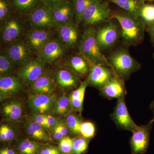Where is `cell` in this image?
Wrapping results in <instances>:
<instances>
[{"label": "cell", "mask_w": 154, "mask_h": 154, "mask_svg": "<svg viewBox=\"0 0 154 154\" xmlns=\"http://www.w3.org/2000/svg\"><path fill=\"white\" fill-rule=\"evenodd\" d=\"M110 18L116 19L121 26L122 45L135 47L143 41L146 24L140 18L120 8L111 9Z\"/></svg>", "instance_id": "obj_1"}, {"label": "cell", "mask_w": 154, "mask_h": 154, "mask_svg": "<svg viewBox=\"0 0 154 154\" xmlns=\"http://www.w3.org/2000/svg\"><path fill=\"white\" fill-rule=\"evenodd\" d=\"M116 75L125 82L140 69L141 65L129 52V47L121 45L116 46L106 57Z\"/></svg>", "instance_id": "obj_2"}, {"label": "cell", "mask_w": 154, "mask_h": 154, "mask_svg": "<svg viewBox=\"0 0 154 154\" xmlns=\"http://www.w3.org/2000/svg\"><path fill=\"white\" fill-rule=\"evenodd\" d=\"M78 50L89 64L103 65L111 69L97 42L95 26L85 28Z\"/></svg>", "instance_id": "obj_3"}, {"label": "cell", "mask_w": 154, "mask_h": 154, "mask_svg": "<svg viewBox=\"0 0 154 154\" xmlns=\"http://www.w3.org/2000/svg\"><path fill=\"white\" fill-rule=\"evenodd\" d=\"M97 42L102 52L110 51L121 41L122 31L116 19H112L95 26Z\"/></svg>", "instance_id": "obj_4"}, {"label": "cell", "mask_w": 154, "mask_h": 154, "mask_svg": "<svg viewBox=\"0 0 154 154\" xmlns=\"http://www.w3.org/2000/svg\"><path fill=\"white\" fill-rule=\"evenodd\" d=\"M29 29L25 18L14 12L1 23V44L7 46L14 41L23 38Z\"/></svg>", "instance_id": "obj_5"}, {"label": "cell", "mask_w": 154, "mask_h": 154, "mask_svg": "<svg viewBox=\"0 0 154 154\" xmlns=\"http://www.w3.org/2000/svg\"><path fill=\"white\" fill-rule=\"evenodd\" d=\"M111 11L107 0H98L88 7L85 11L81 25L82 24L86 28L108 21L111 19Z\"/></svg>", "instance_id": "obj_6"}, {"label": "cell", "mask_w": 154, "mask_h": 154, "mask_svg": "<svg viewBox=\"0 0 154 154\" xmlns=\"http://www.w3.org/2000/svg\"><path fill=\"white\" fill-rule=\"evenodd\" d=\"M69 50L59 38L54 37L35 54L36 58L42 61L54 64L63 59Z\"/></svg>", "instance_id": "obj_7"}, {"label": "cell", "mask_w": 154, "mask_h": 154, "mask_svg": "<svg viewBox=\"0 0 154 154\" xmlns=\"http://www.w3.org/2000/svg\"><path fill=\"white\" fill-rule=\"evenodd\" d=\"M50 64L38 59L32 58L17 69V75L25 85L30 86L47 70Z\"/></svg>", "instance_id": "obj_8"}, {"label": "cell", "mask_w": 154, "mask_h": 154, "mask_svg": "<svg viewBox=\"0 0 154 154\" xmlns=\"http://www.w3.org/2000/svg\"><path fill=\"white\" fill-rule=\"evenodd\" d=\"M25 19L30 28L55 30L56 28L52 8L45 4L31 12Z\"/></svg>", "instance_id": "obj_9"}, {"label": "cell", "mask_w": 154, "mask_h": 154, "mask_svg": "<svg viewBox=\"0 0 154 154\" xmlns=\"http://www.w3.org/2000/svg\"><path fill=\"white\" fill-rule=\"evenodd\" d=\"M2 51L17 68L33 58V54L28 46L25 37L8 45Z\"/></svg>", "instance_id": "obj_10"}, {"label": "cell", "mask_w": 154, "mask_h": 154, "mask_svg": "<svg viewBox=\"0 0 154 154\" xmlns=\"http://www.w3.org/2000/svg\"><path fill=\"white\" fill-rule=\"evenodd\" d=\"M79 27L74 20L58 25L56 28V33L58 38L69 50L76 48L79 49L82 35Z\"/></svg>", "instance_id": "obj_11"}, {"label": "cell", "mask_w": 154, "mask_h": 154, "mask_svg": "<svg viewBox=\"0 0 154 154\" xmlns=\"http://www.w3.org/2000/svg\"><path fill=\"white\" fill-rule=\"evenodd\" d=\"M154 122L151 119L147 124L137 125L132 131L130 144L133 154H142L146 151Z\"/></svg>", "instance_id": "obj_12"}, {"label": "cell", "mask_w": 154, "mask_h": 154, "mask_svg": "<svg viewBox=\"0 0 154 154\" xmlns=\"http://www.w3.org/2000/svg\"><path fill=\"white\" fill-rule=\"evenodd\" d=\"M57 99L54 94H31L28 97V106L33 113L51 114Z\"/></svg>", "instance_id": "obj_13"}, {"label": "cell", "mask_w": 154, "mask_h": 154, "mask_svg": "<svg viewBox=\"0 0 154 154\" xmlns=\"http://www.w3.org/2000/svg\"><path fill=\"white\" fill-rule=\"evenodd\" d=\"M90 70L86 79L88 86L100 90L116 75L109 67L103 65L90 64Z\"/></svg>", "instance_id": "obj_14"}, {"label": "cell", "mask_w": 154, "mask_h": 154, "mask_svg": "<svg viewBox=\"0 0 154 154\" xmlns=\"http://www.w3.org/2000/svg\"><path fill=\"white\" fill-rule=\"evenodd\" d=\"M125 98L117 99L113 112L110 116L119 128L132 132L137 125L130 115L125 103Z\"/></svg>", "instance_id": "obj_15"}, {"label": "cell", "mask_w": 154, "mask_h": 154, "mask_svg": "<svg viewBox=\"0 0 154 154\" xmlns=\"http://www.w3.org/2000/svg\"><path fill=\"white\" fill-rule=\"evenodd\" d=\"M55 34L54 30L30 28L25 34V38L28 46L35 54L54 38Z\"/></svg>", "instance_id": "obj_16"}, {"label": "cell", "mask_w": 154, "mask_h": 154, "mask_svg": "<svg viewBox=\"0 0 154 154\" xmlns=\"http://www.w3.org/2000/svg\"><path fill=\"white\" fill-rule=\"evenodd\" d=\"M53 73L57 85L62 90L73 91L82 84L79 76L71 69H58Z\"/></svg>", "instance_id": "obj_17"}, {"label": "cell", "mask_w": 154, "mask_h": 154, "mask_svg": "<svg viewBox=\"0 0 154 154\" xmlns=\"http://www.w3.org/2000/svg\"><path fill=\"white\" fill-rule=\"evenodd\" d=\"M57 86L53 71L48 69L29 87L31 94L50 95L54 94Z\"/></svg>", "instance_id": "obj_18"}, {"label": "cell", "mask_w": 154, "mask_h": 154, "mask_svg": "<svg viewBox=\"0 0 154 154\" xmlns=\"http://www.w3.org/2000/svg\"><path fill=\"white\" fill-rule=\"evenodd\" d=\"M51 8L56 27L75 20V6L73 0H64Z\"/></svg>", "instance_id": "obj_19"}, {"label": "cell", "mask_w": 154, "mask_h": 154, "mask_svg": "<svg viewBox=\"0 0 154 154\" xmlns=\"http://www.w3.org/2000/svg\"><path fill=\"white\" fill-rule=\"evenodd\" d=\"M24 130L28 138L44 144H48L53 140L51 132L47 128L29 118L25 120Z\"/></svg>", "instance_id": "obj_20"}, {"label": "cell", "mask_w": 154, "mask_h": 154, "mask_svg": "<svg viewBox=\"0 0 154 154\" xmlns=\"http://www.w3.org/2000/svg\"><path fill=\"white\" fill-rule=\"evenodd\" d=\"M125 82L115 75L99 90L100 95L105 99L109 100L125 97L127 92Z\"/></svg>", "instance_id": "obj_21"}, {"label": "cell", "mask_w": 154, "mask_h": 154, "mask_svg": "<svg viewBox=\"0 0 154 154\" xmlns=\"http://www.w3.org/2000/svg\"><path fill=\"white\" fill-rule=\"evenodd\" d=\"M25 85L17 75L0 77L1 101L19 93Z\"/></svg>", "instance_id": "obj_22"}, {"label": "cell", "mask_w": 154, "mask_h": 154, "mask_svg": "<svg viewBox=\"0 0 154 154\" xmlns=\"http://www.w3.org/2000/svg\"><path fill=\"white\" fill-rule=\"evenodd\" d=\"M63 65L66 68L71 69L80 77L88 76L90 70V64L79 52L66 58Z\"/></svg>", "instance_id": "obj_23"}, {"label": "cell", "mask_w": 154, "mask_h": 154, "mask_svg": "<svg viewBox=\"0 0 154 154\" xmlns=\"http://www.w3.org/2000/svg\"><path fill=\"white\" fill-rule=\"evenodd\" d=\"M3 115L9 121L16 122L21 119L24 113V106L21 101L14 99L3 104Z\"/></svg>", "instance_id": "obj_24"}, {"label": "cell", "mask_w": 154, "mask_h": 154, "mask_svg": "<svg viewBox=\"0 0 154 154\" xmlns=\"http://www.w3.org/2000/svg\"><path fill=\"white\" fill-rule=\"evenodd\" d=\"M88 86L87 79L82 82L79 87L72 91L69 97L71 105L72 111L81 114L83 109V103L86 89Z\"/></svg>", "instance_id": "obj_25"}, {"label": "cell", "mask_w": 154, "mask_h": 154, "mask_svg": "<svg viewBox=\"0 0 154 154\" xmlns=\"http://www.w3.org/2000/svg\"><path fill=\"white\" fill-rule=\"evenodd\" d=\"M11 2L15 12L25 18L44 4L42 0H11Z\"/></svg>", "instance_id": "obj_26"}, {"label": "cell", "mask_w": 154, "mask_h": 154, "mask_svg": "<svg viewBox=\"0 0 154 154\" xmlns=\"http://www.w3.org/2000/svg\"><path fill=\"white\" fill-rule=\"evenodd\" d=\"M45 144L26 138L18 140L16 148L19 154H38Z\"/></svg>", "instance_id": "obj_27"}, {"label": "cell", "mask_w": 154, "mask_h": 154, "mask_svg": "<svg viewBox=\"0 0 154 154\" xmlns=\"http://www.w3.org/2000/svg\"><path fill=\"white\" fill-rule=\"evenodd\" d=\"M115 4L119 8L139 18L140 10L144 2L143 0H107Z\"/></svg>", "instance_id": "obj_28"}, {"label": "cell", "mask_w": 154, "mask_h": 154, "mask_svg": "<svg viewBox=\"0 0 154 154\" xmlns=\"http://www.w3.org/2000/svg\"><path fill=\"white\" fill-rule=\"evenodd\" d=\"M72 111L71 105L69 96L63 94L57 98L51 115L66 117Z\"/></svg>", "instance_id": "obj_29"}, {"label": "cell", "mask_w": 154, "mask_h": 154, "mask_svg": "<svg viewBox=\"0 0 154 154\" xmlns=\"http://www.w3.org/2000/svg\"><path fill=\"white\" fill-rule=\"evenodd\" d=\"M81 114L72 111L65 117V121L70 132L75 136H81V127L83 121Z\"/></svg>", "instance_id": "obj_30"}, {"label": "cell", "mask_w": 154, "mask_h": 154, "mask_svg": "<svg viewBox=\"0 0 154 154\" xmlns=\"http://www.w3.org/2000/svg\"><path fill=\"white\" fill-rule=\"evenodd\" d=\"M16 67L4 54L0 53V77L13 76L17 75Z\"/></svg>", "instance_id": "obj_31"}, {"label": "cell", "mask_w": 154, "mask_h": 154, "mask_svg": "<svg viewBox=\"0 0 154 154\" xmlns=\"http://www.w3.org/2000/svg\"><path fill=\"white\" fill-rule=\"evenodd\" d=\"M75 6V21L80 26L82 22L83 14L86 9L98 0H73Z\"/></svg>", "instance_id": "obj_32"}, {"label": "cell", "mask_w": 154, "mask_h": 154, "mask_svg": "<svg viewBox=\"0 0 154 154\" xmlns=\"http://www.w3.org/2000/svg\"><path fill=\"white\" fill-rule=\"evenodd\" d=\"M69 131L65 119L59 118L57 124L51 131V135L52 140L59 141L63 138L66 136Z\"/></svg>", "instance_id": "obj_33"}, {"label": "cell", "mask_w": 154, "mask_h": 154, "mask_svg": "<svg viewBox=\"0 0 154 154\" xmlns=\"http://www.w3.org/2000/svg\"><path fill=\"white\" fill-rule=\"evenodd\" d=\"M139 18L146 25L154 22V5L144 3L139 12Z\"/></svg>", "instance_id": "obj_34"}, {"label": "cell", "mask_w": 154, "mask_h": 154, "mask_svg": "<svg viewBox=\"0 0 154 154\" xmlns=\"http://www.w3.org/2000/svg\"><path fill=\"white\" fill-rule=\"evenodd\" d=\"M17 134L14 128L8 124L2 125L0 127V140L4 143H10L16 139Z\"/></svg>", "instance_id": "obj_35"}, {"label": "cell", "mask_w": 154, "mask_h": 154, "mask_svg": "<svg viewBox=\"0 0 154 154\" xmlns=\"http://www.w3.org/2000/svg\"><path fill=\"white\" fill-rule=\"evenodd\" d=\"M90 139L79 136L73 138L72 154H82L88 148Z\"/></svg>", "instance_id": "obj_36"}, {"label": "cell", "mask_w": 154, "mask_h": 154, "mask_svg": "<svg viewBox=\"0 0 154 154\" xmlns=\"http://www.w3.org/2000/svg\"><path fill=\"white\" fill-rule=\"evenodd\" d=\"M15 12L11 0H0V22H2Z\"/></svg>", "instance_id": "obj_37"}, {"label": "cell", "mask_w": 154, "mask_h": 154, "mask_svg": "<svg viewBox=\"0 0 154 154\" xmlns=\"http://www.w3.org/2000/svg\"><path fill=\"white\" fill-rule=\"evenodd\" d=\"M81 136L88 139L94 137L96 134V127L91 121L83 122L81 127Z\"/></svg>", "instance_id": "obj_38"}, {"label": "cell", "mask_w": 154, "mask_h": 154, "mask_svg": "<svg viewBox=\"0 0 154 154\" xmlns=\"http://www.w3.org/2000/svg\"><path fill=\"white\" fill-rule=\"evenodd\" d=\"M73 138L66 136L59 142V148L62 154H72Z\"/></svg>", "instance_id": "obj_39"}, {"label": "cell", "mask_w": 154, "mask_h": 154, "mask_svg": "<svg viewBox=\"0 0 154 154\" xmlns=\"http://www.w3.org/2000/svg\"><path fill=\"white\" fill-rule=\"evenodd\" d=\"M28 118L32 121L41 125L42 126L47 128L50 131L49 126L47 124L45 114L33 113L29 116Z\"/></svg>", "instance_id": "obj_40"}, {"label": "cell", "mask_w": 154, "mask_h": 154, "mask_svg": "<svg viewBox=\"0 0 154 154\" xmlns=\"http://www.w3.org/2000/svg\"><path fill=\"white\" fill-rule=\"evenodd\" d=\"M38 154H62L59 147L52 145H45Z\"/></svg>", "instance_id": "obj_41"}, {"label": "cell", "mask_w": 154, "mask_h": 154, "mask_svg": "<svg viewBox=\"0 0 154 154\" xmlns=\"http://www.w3.org/2000/svg\"><path fill=\"white\" fill-rule=\"evenodd\" d=\"M46 122L49 128L50 131H51L53 128L57 124L59 117H56L51 114H45Z\"/></svg>", "instance_id": "obj_42"}, {"label": "cell", "mask_w": 154, "mask_h": 154, "mask_svg": "<svg viewBox=\"0 0 154 154\" xmlns=\"http://www.w3.org/2000/svg\"><path fill=\"white\" fill-rule=\"evenodd\" d=\"M146 31L148 33L150 41L154 48V22L146 25Z\"/></svg>", "instance_id": "obj_43"}, {"label": "cell", "mask_w": 154, "mask_h": 154, "mask_svg": "<svg viewBox=\"0 0 154 154\" xmlns=\"http://www.w3.org/2000/svg\"><path fill=\"white\" fill-rule=\"evenodd\" d=\"M17 151L10 147L5 146L1 149L0 154H18Z\"/></svg>", "instance_id": "obj_44"}, {"label": "cell", "mask_w": 154, "mask_h": 154, "mask_svg": "<svg viewBox=\"0 0 154 154\" xmlns=\"http://www.w3.org/2000/svg\"><path fill=\"white\" fill-rule=\"evenodd\" d=\"M63 1L64 0H42V2L45 5L52 8Z\"/></svg>", "instance_id": "obj_45"}, {"label": "cell", "mask_w": 154, "mask_h": 154, "mask_svg": "<svg viewBox=\"0 0 154 154\" xmlns=\"http://www.w3.org/2000/svg\"><path fill=\"white\" fill-rule=\"evenodd\" d=\"M150 109L152 111L153 114L152 118V120H153L154 121V100L152 102L150 105Z\"/></svg>", "instance_id": "obj_46"}, {"label": "cell", "mask_w": 154, "mask_h": 154, "mask_svg": "<svg viewBox=\"0 0 154 154\" xmlns=\"http://www.w3.org/2000/svg\"><path fill=\"white\" fill-rule=\"evenodd\" d=\"M143 2L145 3L146 2H154V0H143Z\"/></svg>", "instance_id": "obj_47"}, {"label": "cell", "mask_w": 154, "mask_h": 154, "mask_svg": "<svg viewBox=\"0 0 154 154\" xmlns=\"http://www.w3.org/2000/svg\"><path fill=\"white\" fill-rule=\"evenodd\" d=\"M153 58L154 60V52L153 53Z\"/></svg>", "instance_id": "obj_48"}]
</instances>
